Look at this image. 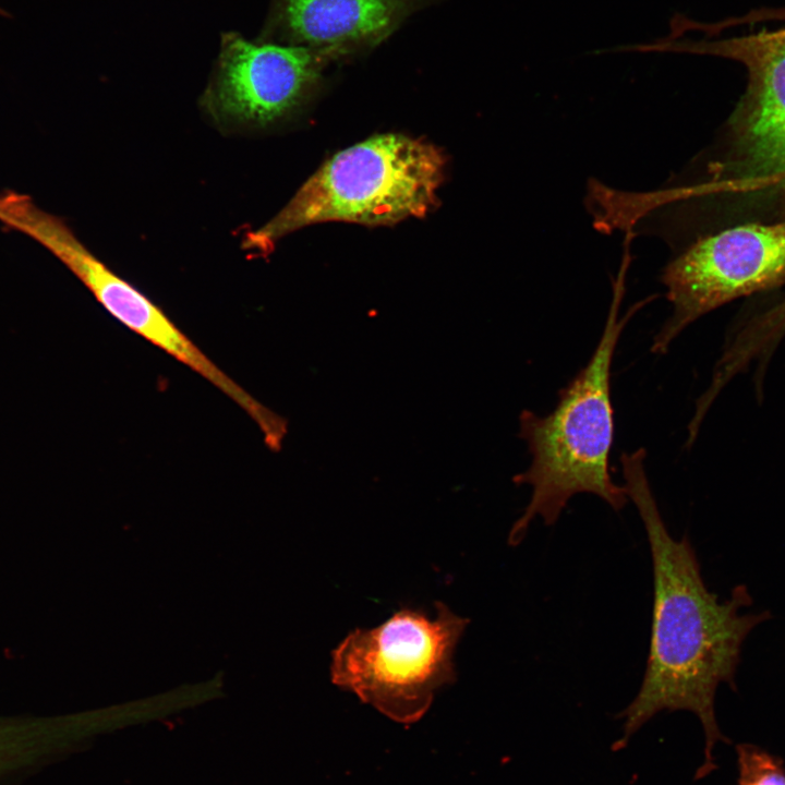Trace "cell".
Wrapping results in <instances>:
<instances>
[{
	"mask_svg": "<svg viewBox=\"0 0 785 785\" xmlns=\"http://www.w3.org/2000/svg\"><path fill=\"white\" fill-rule=\"evenodd\" d=\"M645 450L620 457L624 487L636 506L648 538L653 570V609L649 656L639 691L617 714L621 736L612 749L630 738L662 711H689L705 735L704 763L697 777L714 768L712 750L723 740L714 701L722 683L735 686L741 648L750 631L771 617L769 611L741 614L752 600L740 584L728 600L709 591L689 538L668 531L644 469Z\"/></svg>",
	"mask_w": 785,
	"mask_h": 785,
	"instance_id": "6da1fadb",
	"label": "cell"
},
{
	"mask_svg": "<svg viewBox=\"0 0 785 785\" xmlns=\"http://www.w3.org/2000/svg\"><path fill=\"white\" fill-rule=\"evenodd\" d=\"M623 288L618 280L599 343L587 365L559 391L553 411L540 416L523 410L519 416V436L527 442L531 462L512 482L529 485L531 495L511 526L510 546L523 541L536 518L545 526L555 524L577 494H593L616 512L629 502L609 470L614 439L611 371L619 337L643 303L619 315Z\"/></svg>",
	"mask_w": 785,
	"mask_h": 785,
	"instance_id": "7a4b0ae2",
	"label": "cell"
},
{
	"mask_svg": "<svg viewBox=\"0 0 785 785\" xmlns=\"http://www.w3.org/2000/svg\"><path fill=\"white\" fill-rule=\"evenodd\" d=\"M445 162L427 142L375 135L328 159L275 217L245 234L243 247L267 254L282 237L317 222L391 226L424 217L437 206Z\"/></svg>",
	"mask_w": 785,
	"mask_h": 785,
	"instance_id": "3957f363",
	"label": "cell"
},
{
	"mask_svg": "<svg viewBox=\"0 0 785 785\" xmlns=\"http://www.w3.org/2000/svg\"><path fill=\"white\" fill-rule=\"evenodd\" d=\"M435 614L402 607L383 624L352 630L331 652L330 679L399 724L428 711L457 679L454 654L469 619L436 602Z\"/></svg>",
	"mask_w": 785,
	"mask_h": 785,
	"instance_id": "277c9868",
	"label": "cell"
},
{
	"mask_svg": "<svg viewBox=\"0 0 785 785\" xmlns=\"http://www.w3.org/2000/svg\"><path fill=\"white\" fill-rule=\"evenodd\" d=\"M661 280L672 314L653 338L651 351L657 354L702 315L785 285V220L739 225L701 238L666 265Z\"/></svg>",
	"mask_w": 785,
	"mask_h": 785,
	"instance_id": "5b68a950",
	"label": "cell"
},
{
	"mask_svg": "<svg viewBox=\"0 0 785 785\" xmlns=\"http://www.w3.org/2000/svg\"><path fill=\"white\" fill-rule=\"evenodd\" d=\"M35 241L60 259L120 323L203 376L259 427L269 448L282 444L287 421L222 372L148 297L98 259L59 217L44 219Z\"/></svg>",
	"mask_w": 785,
	"mask_h": 785,
	"instance_id": "8992f818",
	"label": "cell"
},
{
	"mask_svg": "<svg viewBox=\"0 0 785 785\" xmlns=\"http://www.w3.org/2000/svg\"><path fill=\"white\" fill-rule=\"evenodd\" d=\"M329 62L307 47L226 33L201 106L226 129L268 126L304 101Z\"/></svg>",
	"mask_w": 785,
	"mask_h": 785,
	"instance_id": "52a82bcc",
	"label": "cell"
},
{
	"mask_svg": "<svg viewBox=\"0 0 785 785\" xmlns=\"http://www.w3.org/2000/svg\"><path fill=\"white\" fill-rule=\"evenodd\" d=\"M684 46L739 61L747 69L748 85L733 122V185L785 183V26Z\"/></svg>",
	"mask_w": 785,
	"mask_h": 785,
	"instance_id": "ba28073f",
	"label": "cell"
},
{
	"mask_svg": "<svg viewBox=\"0 0 785 785\" xmlns=\"http://www.w3.org/2000/svg\"><path fill=\"white\" fill-rule=\"evenodd\" d=\"M442 0H273L264 41L303 46L331 61L366 52Z\"/></svg>",
	"mask_w": 785,
	"mask_h": 785,
	"instance_id": "9c48e42d",
	"label": "cell"
},
{
	"mask_svg": "<svg viewBox=\"0 0 785 785\" xmlns=\"http://www.w3.org/2000/svg\"><path fill=\"white\" fill-rule=\"evenodd\" d=\"M737 785H785V770L776 759L752 746H738Z\"/></svg>",
	"mask_w": 785,
	"mask_h": 785,
	"instance_id": "30bf717a",
	"label": "cell"
},
{
	"mask_svg": "<svg viewBox=\"0 0 785 785\" xmlns=\"http://www.w3.org/2000/svg\"><path fill=\"white\" fill-rule=\"evenodd\" d=\"M0 13L7 15V13L4 11H2L1 9H0Z\"/></svg>",
	"mask_w": 785,
	"mask_h": 785,
	"instance_id": "8fae6325",
	"label": "cell"
}]
</instances>
